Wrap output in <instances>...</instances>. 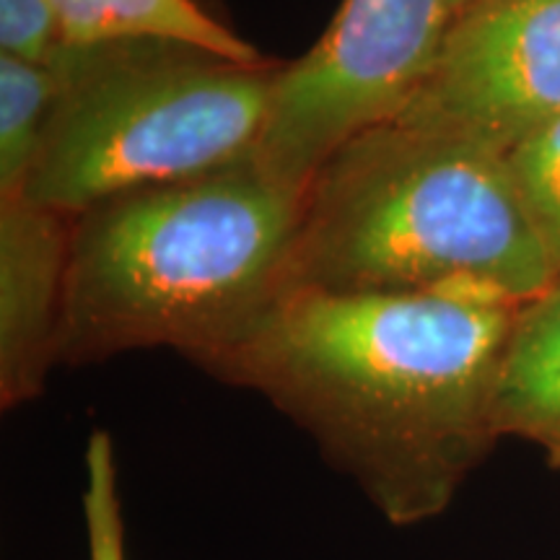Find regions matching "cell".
Wrapping results in <instances>:
<instances>
[{"label":"cell","mask_w":560,"mask_h":560,"mask_svg":"<svg viewBox=\"0 0 560 560\" xmlns=\"http://www.w3.org/2000/svg\"><path fill=\"white\" fill-rule=\"evenodd\" d=\"M560 120V0H486L454 19L425 75L380 125L506 159Z\"/></svg>","instance_id":"obj_6"},{"label":"cell","mask_w":560,"mask_h":560,"mask_svg":"<svg viewBox=\"0 0 560 560\" xmlns=\"http://www.w3.org/2000/svg\"><path fill=\"white\" fill-rule=\"evenodd\" d=\"M558 276L506 159L376 125L304 190L285 289L520 310Z\"/></svg>","instance_id":"obj_3"},{"label":"cell","mask_w":560,"mask_h":560,"mask_svg":"<svg viewBox=\"0 0 560 560\" xmlns=\"http://www.w3.org/2000/svg\"><path fill=\"white\" fill-rule=\"evenodd\" d=\"M70 215L0 198V405L32 402L60 363Z\"/></svg>","instance_id":"obj_7"},{"label":"cell","mask_w":560,"mask_h":560,"mask_svg":"<svg viewBox=\"0 0 560 560\" xmlns=\"http://www.w3.org/2000/svg\"><path fill=\"white\" fill-rule=\"evenodd\" d=\"M301 208L242 161L73 215L60 363L170 348L210 374L289 285Z\"/></svg>","instance_id":"obj_2"},{"label":"cell","mask_w":560,"mask_h":560,"mask_svg":"<svg viewBox=\"0 0 560 560\" xmlns=\"http://www.w3.org/2000/svg\"><path fill=\"white\" fill-rule=\"evenodd\" d=\"M62 45L47 0H0V52L45 62Z\"/></svg>","instance_id":"obj_13"},{"label":"cell","mask_w":560,"mask_h":560,"mask_svg":"<svg viewBox=\"0 0 560 560\" xmlns=\"http://www.w3.org/2000/svg\"><path fill=\"white\" fill-rule=\"evenodd\" d=\"M60 94L55 58L37 62L0 52V198L24 192Z\"/></svg>","instance_id":"obj_10"},{"label":"cell","mask_w":560,"mask_h":560,"mask_svg":"<svg viewBox=\"0 0 560 560\" xmlns=\"http://www.w3.org/2000/svg\"><path fill=\"white\" fill-rule=\"evenodd\" d=\"M60 42L70 47L161 39L219 55L242 66H270L265 55L195 0H47Z\"/></svg>","instance_id":"obj_9"},{"label":"cell","mask_w":560,"mask_h":560,"mask_svg":"<svg viewBox=\"0 0 560 560\" xmlns=\"http://www.w3.org/2000/svg\"><path fill=\"white\" fill-rule=\"evenodd\" d=\"M89 560H125L122 503L117 490V462L109 433L94 431L86 446V490H83Z\"/></svg>","instance_id":"obj_12"},{"label":"cell","mask_w":560,"mask_h":560,"mask_svg":"<svg viewBox=\"0 0 560 560\" xmlns=\"http://www.w3.org/2000/svg\"><path fill=\"white\" fill-rule=\"evenodd\" d=\"M520 310L285 289L210 374L260 392L384 520L412 527L444 514L499 441L493 392Z\"/></svg>","instance_id":"obj_1"},{"label":"cell","mask_w":560,"mask_h":560,"mask_svg":"<svg viewBox=\"0 0 560 560\" xmlns=\"http://www.w3.org/2000/svg\"><path fill=\"white\" fill-rule=\"evenodd\" d=\"M454 19V0H342L317 45L280 66L252 164L304 192L335 151L400 109Z\"/></svg>","instance_id":"obj_5"},{"label":"cell","mask_w":560,"mask_h":560,"mask_svg":"<svg viewBox=\"0 0 560 560\" xmlns=\"http://www.w3.org/2000/svg\"><path fill=\"white\" fill-rule=\"evenodd\" d=\"M506 166L529 221L560 272V120L506 156Z\"/></svg>","instance_id":"obj_11"},{"label":"cell","mask_w":560,"mask_h":560,"mask_svg":"<svg viewBox=\"0 0 560 560\" xmlns=\"http://www.w3.org/2000/svg\"><path fill=\"white\" fill-rule=\"evenodd\" d=\"M478 3H486V0H454V11H457V16H459L462 11L472 9V5H478Z\"/></svg>","instance_id":"obj_14"},{"label":"cell","mask_w":560,"mask_h":560,"mask_svg":"<svg viewBox=\"0 0 560 560\" xmlns=\"http://www.w3.org/2000/svg\"><path fill=\"white\" fill-rule=\"evenodd\" d=\"M501 436L540 446L560 470V276L516 312L493 392Z\"/></svg>","instance_id":"obj_8"},{"label":"cell","mask_w":560,"mask_h":560,"mask_svg":"<svg viewBox=\"0 0 560 560\" xmlns=\"http://www.w3.org/2000/svg\"><path fill=\"white\" fill-rule=\"evenodd\" d=\"M52 58L62 94L21 195L70 219L249 161L280 70L161 39L60 45Z\"/></svg>","instance_id":"obj_4"}]
</instances>
